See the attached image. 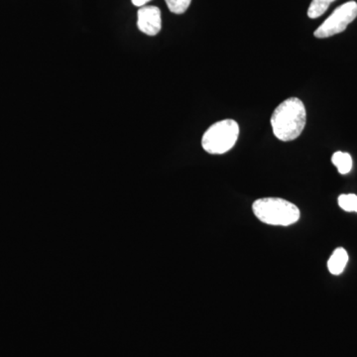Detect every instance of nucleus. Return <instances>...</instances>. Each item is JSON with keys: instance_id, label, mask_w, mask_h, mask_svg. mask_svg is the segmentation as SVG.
Wrapping results in <instances>:
<instances>
[{"instance_id": "nucleus-10", "label": "nucleus", "mask_w": 357, "mask_h": 357, "mask_svg": "<svg viewBox=\"0 0 357 357\" xmlns=\"http://www.w3.org/2000/svg\"><path fill=\"white\" fill-rule=\"evenodd\" d=\"M169 10L175 14H183L191 6L192 0H165Z\"/></svg>"}, {"instance_id": "nucleus-4", "label": "nucleus", "mask_w": 357, "mask_h": 357, "mask_svg": "<svg viewBox=\"0 0 357 357\" xmlns=\"http://www.w3.org/2000/svg\"><path fill=\"white\" fill-rule=\"evenodd\" d=\"M357 17V3L349 1L337 7L330 17L325 20L314 31V37L319 39L328 38L340 34Z\"/></svg>"}, {"instance_id": "nucleus-7", "label": "nucleus", "mask_w": 357, "mask_h": 357, "mask_svg": "<svg viewBox=\"0 0 357 357\" xmlns=\"http://www.w3.org/2000/svg\"><path fill=\"white\" fill-rule=\"evenodd\" d=\"M332 162L333 165L337 167L338 173L342 175L349 174L352 169V158L351 155L345 152H335L333 155Z\"/></svg>"}, {"instance_id": "nucleus-6", "label": "nucleus", "mask_w": 357, "mask_h": 357, "mask_svg": "<svg viewBox=\"0 0 357 357\" xmlns=\"http://www.w3.org/2000/svg\"><path fill=\"white\" fill-rule=\"evenodd\" d=\"M347 262H349V255L347 250L342 248L335 249L328 261V271L333 275H340L344 272Z\"/></svg>"}, {"instance_id": "nucleus-2", "label": "nucleus", "mask_w": 357, "mask_h": 357, "mask_svg": "<svg viewBox=\"0 0 357 357\" xmlns=\"http://www.w3.org/2000/svg\"><path fill=\"white\" fill-rule=\"evenodd\" d=\"M252 211L260 222L276 227H289L301 217L297 206L280 198L257 199L253 203Z\"/></svg>"}, {"instance_id": "nucleus-11", "label": "nucleus", "mask_w": 357, "mask_h": 357, "mask_svg": "<svg viewBox=\"0 0 357 357\" xmlns=\"http://www.w3.org/2000/svg\"><path fill=\"white\" fill-rule=\"evenodd\" d=\"M131 1H132V3L135 6L143 7L145 4H147L148 2L151 1V0H131Z\"/></svg>"}, {"instance_id": "nucleus-9", "label": "nucleus", "mask_w": 357, "mask_h": 357, "mask_svg": "<svg viewBox=\"0 0 357 357\" xmlns=\"http://www.w3.org/2000/svg\"><path fill=\"white\" fill-rule=\"evenodd\" d=\"M338 206L347 213H357L356 195H340L338 197Z\"/></svg>"}, {"instance_id": "nucleus-3", "label": "nucleus", "mask_w": 357, "mask_h": 357, "mask_svg": "<svg viewBox=\"0 0 357 357\" xmlns=\"http://www.w3.org/2000/svg\"><path fill=\"white\" fill-rule=\"evenodd\" d=\"M238 136V123L234 119H225L213 124L204 132L202 146L208 153L225 154L234 148Z\"/></svg>"}, {"instance_id": "nucleus-8", "label": "nucleus", "mask_w": 357, "mask_h": 357, "mask_svg": "<svg viewBox=\"0 0 357 357\" xmlns=\"http://www.w3.org/2000/svg\"><path fill=\"white\" fill-rule=\"evenodd\" d=\"M333 1L335 0H312L307 9V16L312 20H316L328 10Z\"/></svg>"}, {"instance_id": "nucleus-1", "label": "nucleus", "mask_w": 357, "mask_h": 357, "mask_svg": "<svg viewBox=\"0 0 357 357\" xmlns=\"http://www.w3.org/2000/svg\"><path fill=\"white\" fill-rule=\"evenodd\" d=\"M306 107L302 100L290 98L276 107L271 117L275 137L288 142L297 139L306 126Z\"/></svg>"}, {"instance_id": "nucleus-5", "label": "nucleus", "mask_w": 357, "mask_h": 357, "mask_svg": "<svg viewBox=\"0 0 357 357\" xmlns=\"http://www.w3.org/2000/svg\"><path fill=\"white\" fill-rule=\"evenodd\" d=\"M137 27L148 36H155L161 31V10L156 6L141 7L137 13Z\"/></svg>"}]
</instances>
